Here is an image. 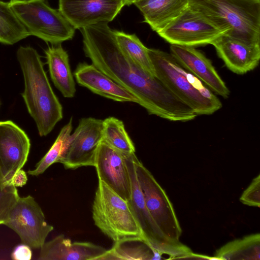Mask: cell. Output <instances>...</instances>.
Masks as SVG:
<instances>
[{
    "label": "cell",
    "instance_id": "cell-1",
    "mask_svg": "<svg viewBox=\"0 0 260 260\" xmlns=\"http://www.w3.org/2000/svg\"><path fill=\"white\" fill-rule=\"evenodd\" d=\"M85 55L92 64L125 88L149 114L173 121L196 118L194 111L176 97L157 77L136 64L119 47L108 23L80 29Z\"/></svg>",
    "mask_w": 260,
    "mask_h": 260
},
{
    "label": "cell",
    "instance_id": "cell-2",
    "mask_svg": "<svg viewBox=\"0 0 260 260\" xmlns=\"http://www.w3.org/2000/svg\"><path fill=\"white\" fill-rule=\"evenodd\" d=\"M16 56L24 79L22 96L40 136H46L63 117L62 107L49 83L37 51L20 46Z\"/></svg>",
    "mask_w": 260,
    "mask_h": 260
},
{
    "label": "cell",
    "instance_id": "cell-3",
    "mask_svg": "<svg viewBox=\"0 0 260 260\" xmlns=\"http://www.w3.org/2000/svg\"><path fill=\"white\" fill-rule=\"evenodd\" d=\"M148 51L155 77L198 116L211 115L221 109L222 103L214 93L171 53L153 48Z\"/></svg>",
    "mask_w": 260,
    "mask_h": 260
},
{
    "label": "cell",
    "instance_id": "cell-4",
    "mask_svg": "<svg viewBox=\"0 0 260 260\" xmlns=\"http://www.w3.org/2000/svg\"><path fill=\"white\" fill-rule=\"evenodd\" d=\"M189 7L224 35L260 45V0H189Z\"/></svg>",
    "mask_w": 260,
    "mask_h": 260
},
{
    "label": "cell",
    "instance_id": "cell-5",
    "mask_svg": "<svg viewBox=\"0 0 260 260\" xmlns=\"http://www.w3.org/2000/svg\"><path fill=\"white\" fill-rule=\"evenodd\" d=\"M9 4L29 36L51 45L73 38L76 29L58 9L51 7L46 0H10Z\"/></svg>",
    "mask_w": 260,
    "mask_h": 260
},
{
    "label": "cell",
    "instance_id": "cell-6",
    "mask_svg": "<svg viewBox=\"0 0 260 260\" xmlns=\"http://www.w3.org/2000/svg\"><path fill=\"white\" fill-rule=\"evenodd\" d=\"M98 180L92 208L94 224L114 242L128 237H142L127 201Z\"/></svg>",
    "mask_w": 260,
    "mask_h": 260
},
{
    "label": "cell",
    "instance_id": "cell-7",
    "mask_svg": "<svg viewBox=\"0 0 260 260\" xmlns=\"http://www.w3.org/2000/svg\"><path fill=\"white\" fill-rule=\"evenodd\" d=\"M135 164L145 204L153 220L168 241L174 245L182 244V229L166 192L137 156Z\"/></svg>",
    "mask_w": 260,
    "mask_h": 260
},
{
    "label": "cell",
    "instance_id": "cell-8",
    "mask_svg": "<svg viewBox=\"0 0 260 260\" xmlns=\"http://www.w3.org/2000/svg\"><path fill=\"white\" fill-rule=\"evenodd\" d=\"M123 154L131 182V197L127 203L142 237L161 255L168 256L169 259L178 258L184 252V245L171 243L156 225L147 209L138 180L135 164V153Z\"/></svg>",
    "mask_w": 260,
    "mask_h": 260
},
{
    "label": "cell",
    "instance_id": "cell-9",
    "mask_svg": "<svg viewBox=\"0 0 260 260\" xmlns=\"http://www.w3.org/2000/svg\"><path fill=\"white\" fill-rule=\"evenodd\" d=\"M157 34L171 44L196 47L211 44L224 32L188 6Z\"/></svg>",
    "mask_w": 260,
    "mask_h": 260
},
{
    "label": "cell",
    "instance_id": "cell-10",
    "mask_svg": "<svg viewBox=\"0 0 260 260\" xmlns=\"http://www.w3.org/2000/svg\"><path fill=\"white\" fill-rule=\"evenodd\" d=\"M5 225L17 233L23 244L34 249L41 248L54 229L46 222L41 208L29 195L19 198Z\"/></svg>",
    "mask_w": 260,
    "mask_h": 260
},
{
    "label": "cell",
    "instance_id": "cell-11",
    "mask_svg": "<svg viewBox=\"0 0 260 260\" xmlns=\"http://www.w3.org/2000/svg\"><path fill=\"white\" fill-rule=\"evenodd\" d=\"M103 120L83 118L72 134L59 163L66 169L94 167L97 150L103 140Z\"/></svg>",
    "mask_w": 260,
    "mask_h": 260
},
{
    "label": "cell",
    "instance_id": "cell-12",
    "mask_svg": "<svg viewBox=\"0 0 260 260\" xmlns=\"http://www.w3.org/2000/svg\"><path fill=\"white\" fill-rule=\"evenodd\" d=\"M125 6L123 0H59L58 9L75 28L111 22Z\"/></svg>",
    "mask_w": 260,
    "mask_h": 260
},
{
    "label": "cell",
    "instance_id": "cell-13",
    "mask_svg": "<svg viewBox=\"0 0 260 260\" xmlns=\"http://www.w3.org/2000/svg\"><path fill=\"white\" fill-rule=\"evenodd\" d=\"M30 143L26 133L11 120L0 121V168L6 184L27 161Z\"/></svg>",
    "mask_w": 260,
    "mask_h": 260
},
{
    "label": "cell",
    "instance_id": "cell-14",
    "mask_svg": "<svg viewBox=\"0 0 260 260\" xmlns=\"http://www.w3.org/2000/svg\"><path fill=\"white\" fill-rule=\"evenodd\" d=\"M94 167L99 179L123 199L129 200L131 182L123 152L102 140L97 150Z\"/></svg>",
    "mask_w": 260,
    "mask_h": 260
},
{
    "label": "cell",
    "instance_id": "cell-15",
    "mask_svg": "<svg viewBox=\"0 0 260 260\" xmlns=\"http://www.w3.org/2000/svg\"><path fill=\"white\" fill-rule=\"evenodd\" d=\"M170 53L186 71L196 76L212 91L226 99L230 91L212 62L194 47L171 45Z\"/></svg>",
    "mask_w": 260,
    "mask_h": 260
},
{
    "label": "cell",
    "instance_id": "cell-16",
    "mask_svg": "<svg viewBox=\"0 0 260 260\" xmlns=\"http://www.w3.org/2000/svg\"><path fill=\"white\" fill-rule=\"evenodd\" d=\"M225 66L232 72L243 75L255 69L260 60V45L251 44L222 35L211 44Z\"/></svg>",
    "mask_w": 260,
    "mask_h": 260
},
{
    "label": "cell",
    "instance_id": "cell-17",
    "mask_svg": "<svg viewBox=\"0 0 260 260\" xmlns=\"http://www.w3.org/2000/svg\"><path fill=\"white\" fill-rule=\"evenodd\" d=\"M78 84L93 93L114 101L138 104L137 99L93 64L79 62L74 72Z\"/></svg>",
    "mask_w": 260,
    "mask_h": 260
},
{
    "label": "cell",
    "instance_id": "cell-18",
    "mask_svg": "<svg viewBox=\"0 0 260 260\" xmlns=\"http://www.w3.org/2000/svg\"><path fill=\"white\" fill-rule=\"evenodd\" d=\"M40 249L39 260H98L107 250L89 242H72L63 235L45 242Z\"/></svg>",
    "mask_w": 260,
    "mask_h": 260
},
{
    "label": "cell",
    "instance_id": "cell-19",
    "mask_svg": "<svg viewBox=\"0 0 260 260\" xmlns=\"http://www.w3.org/2000/svg\"><path fill=\"white\" fill-rule=\"evenodd\" d=\"M189 0H137L134 5L141 12L144 22L158 32L189 6Z\"/></svg>",
    "mask_w": 260,
    "mask_h": 260
},
{
    "label": "cell",
    "instance_id": "cell-20",
    "mask_svg": "<svg viewBox=\"0 0 260 260\" xmlns=\"http://www.w3.org/2000/svg\"><path fill=\"white\" fill-rule=\"evenodd\" d=\"M45 53L54 86L64 98H73L76 89L67 52L59 44L49 46Z\"/></svg>",
    "mask_w": 260,
    "mask_h": 260
},
{
    "label": "cell",
    "instance_id": "cell-21",
    "mask_svg": "<svg viewBox=\"0 0 260 260\" xmlns=\"http://www.w3.org/2000/svg\"><path fill=\"white\" fill-rule=\"evenodd\" d=\"M162 255L142 237L122 239L114 243L112 247L98 260H150L160 259Z\"/></svg>",
    "mask_w": 260,
    "mask_h": 260
},
{
    "label": "cell",
    "instance_id": "cell-22",
    "mask_svg": "<svg viewBox=\"0 0 260 260\" xmlns=\"http://www.w3.org/2000/svg\"><path fill=\"white\" fill-rule=\"evenodd\" d=\"M215 259H260V234H250L231 241L214 254Z\"/></svg>",
    "mask_w": 260,
    "mask_h": 260
},
{
    "label": "cell",
    "instance_id": "cell-23",
    "mask_svg": "<svg viewBox=\"0 0 260 260\" xmlns=\"http://www.w3.org/2000/svg\"><path fill=\"white\" fill-rule=\"evenodd\" d=\"M115 39L123 52L148 75L155 77L148 48L135 34L114 30Z\"/></svg>",
    "mask_w": 260,
    "mask_h": 260
},
{
    "label": "cell",
    "instance_id": "cell-24",
    "mask_svg": "<svg viewBox=\"0 0 260 260\" xmlns=\"http://www.w3.org/2000/svg\"><path fill=\"white\" fill-rule=\"evenodd\" d=\"M29 36L9 3L0 1V43L13 45Z\"/></svg>",
    "mask_w": 260,
    "mask_h": 260
},
{
    "label": "cell",
    "instance_id": "cell-25",
    "mask_svg": "<svg viewBox=\"0 0 260 260\" xmlns=\"http://www.w3.org/2000/svg\"><path fill=\"white\" fill-rule=\"evenodd\" d=\"M103 140L121 152L135 153L134 144L123 122L117 118L109 117L103 120Z\"/></svg>",
    "mask_w": 260,
    "mask_h": 260
},
{
    "label": "cell",
    "instance_id": "cell-26",
    "mask_svg": "<svg viewBox=\"0 0 260 260\" xmlns=\"http://www.w3.org/2000/svg\"><path fill=\"white\" fill-rule=\"evenodd\" d=\"M72 117L61 129L57 138L46 154L36 164L34 170L27 173L31 176H38L43 174L49 167L59 162L68 145L72 131Z\"/></svg>",
    "mask_w": 260,
    "mask_h": 260
},
{
    "label": "cell",
    "instance_id": "cell-27",
    "mask_svg": "<svg viewBox=\"0 0 260 260\" xmlns=\"http://www.w3.org/2000/svg\"><path fill=\"white\" fill-rule=\"evenodd\" d=\"M19 197L17 188L11 184L0 188V224H5Z\"/></svg>",
    "mask_w": 260,
    "mask_h": 260
},
{
    "label": "cell",
    "instance_id": "cell-28",
    "mask_svg": "<svg viewBox=\"0 0 260 260\" xmlns=\"http://www.w3.org/2000/svg\"><path fill=\"white\" fill-rule=\"evenodd\" d=\"M240 202L244 205L259 208L260 207V175L253 178L249 185L243 191Z\"/></svg>",
    "mask_w": 260,
    "mask_h": 260
},
{
    "label": "cell",
    "instance_id": "cell-29",
    "mask_svg": "<svg viewBox=\"0 0 260 260\" xmlns=\"http://www.w3.org/2000/svg\"><path fill=\"white\" fill-rule=\"evenodd\" d=\"M11 256L14 260H30L32 257L31 248L25 244L19 245L15 247Z\"/></svg>",
    "mask_w": 260,
    "mask_h": 260
},
{
    "label": "cell",
    "instance_id": "cell-30",
    "mask_svg": "<svg viewBox=\"0 0 260 260\" xmlns=\"http://www.w3.org/2000/svg\"><path fill=\"white\" fill-rule=\"evenodd\" d=\"M27 181L26 173L21 169L17 171L14 175L9 184H11L16 187H22L26 184Z\"/></svg>",
    "mask_w": 260,
    "mask_h": 260
},
{
    "label": "cell",
    "instance_id": "cell-31",
    "mask_svg": "<svg viewBox=\"0 0 260 260\" xmlns=\"http://www.w3.org/2000/svg\"><path fill=\"white\" fill-rule=\"evenodd\" d=\"M6 185L0 168V188Z\"/></svg>",
    "mask_w": 260,
    "mask_h": 260
},
{
    "label": "cell",
    "instance_id": "cell-32",
    "mask_svg": "<svg viewBox=\"0 0 260 260\" xmlns=\"http://www.w3.org/2000/svg\"><path fill=\"white\" fill-rule=\"evenodd\" d=\"M125 6H130L131 0H123Z\"/></svg>",
    "mask_w": 260,
    "mask_h": 260
},
{
    "label": "cell",
    "instance_id": "cell-33",
    "mask_svg": "<svg viewBox=\"0 0 260 260\" xmlns=\"http://www.w3.org/2000/svg\"><path fill=\"white\" fill-rule=\"evenodd\" d=\"M137 0H131L130 1V5H133V4Z\"/></svg>",
    "mask_w": 260,
    "mask_h": 260
}]
</instances>
